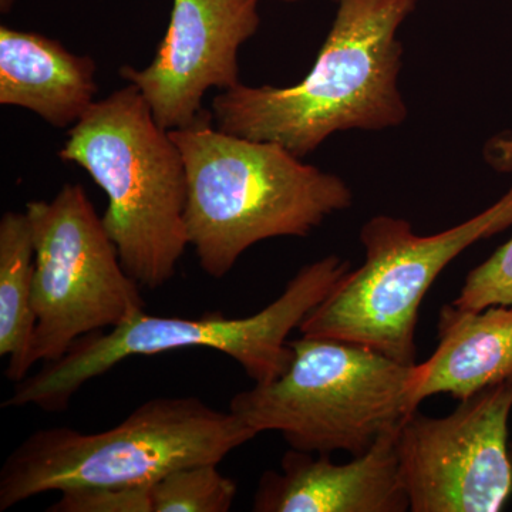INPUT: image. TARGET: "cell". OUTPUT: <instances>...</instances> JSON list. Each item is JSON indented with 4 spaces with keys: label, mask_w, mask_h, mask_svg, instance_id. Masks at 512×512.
Returning <instances> with one entry per match:
<instances>
[{
    "label": "cell",
    "mask_w": 512,
    "mask_h": 512,
    "mask_svg": "<svg viewBox=\"0 0 512 512\" xmlns=\"http://www.w3.org/2000/svg\"><path fill=\"white\" fill-rule=\"evenodd\" d=\"M318 59L288 87L239 83L212 100V121L225 133L281 144L303 158L332 134L386 130L407 119L399 90L397 32L419 0H339Z\"/></svg>",
    "instance_id": "1"
},
{
    "label": "cell",
    "mask_w": 512,
    "mask_h": 512,
    "mask_svg": "<svg viewBox=\"0 0 512 512\" xmlns=\"http://www.w3.org/2000/svg\"><path fill=\"white\" fill-rule=\"evenodd\" d=\"M187 173L185 228L202 271L222 279L249 248L279 237H306L353 192L338 175L302 163L281 144L225 133L202 111L170 131Z\"/></svg>",
    "instance_id": "2"
},
{
    "label": "cell",
    "mask_w": 512,
    "mask_h": 512,
    "mask_svg": "<svg viewBox=\"0 0 512 512\" xmlns=\"http://www.w3.org/2000/svg\"><path fill=\"white\" fill-rule=\"evenodd\" d=\"M59 156L106 192L104 227L131 278L148 291L168 284L190 245L187 173L180 148L137 87L128 83L96 101L70 127Z\"/></svg>",
    "instance_id": "3"
},
{
    "label": "cell",
    "mask_w": 512,
    "mask_h": 512,
    "mask_svg": "<svg viewBox=\"0 0 512 512\" xmlns=\"http://www.w3.org/2000/svg\"><path fill=\"white\" fill-rule=\"evenodd\" d=\"M256 436L235 414L194 396L148 400L100 433L40 429L0 468V511L50 491L153 485L178 468L220 464Z\"/></svg>",
    "instance_id": "4"
},
{
    "label": "cell",
    "mask_w": 512,
    "mask_h": 512,
    "mask_svg": "<svg viewBox=\"0 0 512 512\" xmlns=\"http://www.w3.org/2000/svg\"><path fill=\"white\" fill-rule=\"evenodd\" d=\"M350 269V262L338 255L302 266L278 299L247 318L231 319L221 312L198 319L140 312L109 332L100 330L76 340L59 360L43 363L39 372L15 383L3 407L63 412L84 384L124 360L183 349L217 350L235 360L255 384L272 382L291 365L292 330L299 329Z\"/></svg>",
    "instance_id": "5"
},
{
    "label": "cell",
    "mask_w": 512,
    "mask_h": 512,
    "mask_svg": "<svg viewBox=\"0 0 512 512\" xmlns=\"http://www.w3.org/2000/svg\"><path fill=\"white\" fill-rule=\"evenodd\" d=\"M278 379L235 394L229 412L261 434L313 454L366 453L413 413L417 363L403 365L365 346L303 336Z\"/></svg>",
    "instance_id": "6"
},
{
    "label": "cell",
    "mask_w": 512,
    "mask_h": 512,
    "mask_svg": "<svg viewBox=\"0 0 512 512\" xmlns=\"http://www.w3.org/2000/svg\"><path fill=\"white\" fill-rule=\"evenodd\" d=\"M511 225L512 188L476 217L429 237L417 235L402 218H370L360 229L365 264L350 269L298 330L414 365L421 302L437 276L471 245Z\"/></svg>",
    "instance_id": "7"
},
{
    "label": "cell",
    "mask_w": 512,
    "mask_h": 512,
    "mask_svg": "<svg viewBox=\"0 0 512 512\" xmlns=\"http://www.w3.org/2000/svg\"><path fill=\"white\" fill-rule=\"evenodd\" d=\"M25 212L35 245L30 370L59 360L83 336L123 325L146 302L82 185H63L52 201H30Z\"/></svg>",
    "instance_id": "8"
},
{
    "label": "cell",
    "mask_w": 512,
    "mask_h": 512,
    "mask_svg": "<svg viewBox=\"0 0 512 512\" xmlns=\"http://www.w3.org/2000/svg\"><path fill=\"white\" fill-rule=\"evenodd\" d=\"M512 379L461 400L453 413H410L397 431L412 512H498L512 494Z\"/></svg>",
    "instance_id": "9"
},
{
    "label": "cell",
    "mask_w": 512,
    "mask_h": 512,
    "mask_svg": "<svg viewBox=\"0 0 512 512\" xmlns=\"http://www.w3.org/2000/svg\"><path fill=\"white\" fill-rule=\"evenodd\" d=\"M259 25V0H173L151 63L144 69L121 67L119 74L137 87L158 126H191L208 90L238 86L239 49Z\"/></svg>",
    "instance_id": "10"
},
{
    "label": "cell",
    "mask_w": 512,
    "mask_h": 512,
    "mask_svg": "<svg viewBox=\"0 0 512 512\" xmlns=\"http://www.w3.org/2000/svg\"><path fill=\"white\" fill-rule=\"evenodd\" d=\"M397 430L345 464L329 454L286 451L281 471H265L254 495L255 512H406L397 457Z\"/></svg>",
    "instance_id": "11"
},
{
    "label": "cell",
    "mask_w": 512,
    "mask_h": 512,
    "mask_svg": "<svg viewBox=\"0 0 512 512\" xmlns=\"http://www.w3.org/2000/svg\"><path fill=\"white\" fill-rule=\"evenodd\" d=\"M96 63L59 40L0 28V104L37 114L56 128L79 123L96 103Z\"/></svg>",
    "instance_id": "12"
},
{
    "label": "cell",
    "mask_w": 512,
    "mask_h": 512,
    "mask_svg": "<svg viewBox=\"0 0 512 512\" xmlns=\"http://www.w3.org/2000/svg\"><path fill=\"white\" fill-rule=\"evenodd\" d=\"M433 355L417 363L413 406L436 394L466 400L512 379V306L466 311L454 303L440 309Z\"/></svg>",
    "instance_id": "13"
},
{
    "label": "cell",
    "mask_w": 512,
    "mask_h": 512,
    "mask_svg": "<svg viewBox=\"0 0 512 512\" xmlns=\"http://www.w3.org/2000/svg\"><path fill=\"white\" fill-rule=\"evenodd\" d=\"M35 245L26 212L8 211L0 220V356L9 357L5 376H29L28 357L36 328L33 308Z\"/></svg>",
    "instance_id": "14"
},
{
    "label": "cell",
    "mask_w": 512,
    "mask_h": 512,
    "mask_svg": "<svg viewBox=\"0 0 512 512\" xmlns=\"http://www.w3.org/2000/svg\"><path fill=\"white\" fill-rule=\"evenodd\" d=\"M237 494V483L218 464L178 468L150 487L153 512H228Z\"/></svg>",
    "instance_id": "15"
},
{
    "label": "cell",
    "mask_w": 512,
    "mask_h": 512,
    "mask_svg": "<svg viewBox=\"0 0 512 512\" xmlns=\"http://www.w3.org/2000/svg\"><path fill=\"white\" fill-rule=\"evenodd\" d=\"M454 305L466 311L512 306V238L468 272Z\"/></svg>",
    "instance_id": "16"
},
{
    "label": "cell",
    "mask_w": 512,
    "mask_h": 512,
    "mask_svg": "<svg viewBox=\"0 0 512 512\" xmlns=\"http://www.w3.org/2000/svg\"><path fill=\"white\" fill-rule=\"evenodd\" d=\"M151 485L76 488L60 493L49 512H153Z\"/></svg>",
    "instance_id": "17"
},
{
    "label": "cell",
    "mask_w": 512,
    "mask_h": 512,
    "mask_svg": "<svg viewBox=\"0 0 512 512\" xmlns=\"http://www.w3.org/2000/svg\"><path fill=\"white\" fill-rule=\"evenodd\" d=\"M13 5H15V0H0V10H2V13H9Z\"/></svg>",
    "instance_id": "18"
},
{
    "label": "cell",
    "mask_w": 512,
    "mask_h": 512,
    "mask_svg": "<svg viewBox=\"0 0 512 512\" xmlns=\"http://www.w3.org/2000/svg\"><path fill=\"white\" fill-rule=\"evenodd\" d=\"M510 460H511V467H512V443H510Z\"/></svg>",
    "instance_id": "19"
},
{
    "label": "cell",
    "mask_w": 512,
    "mask_h": 512,
    "mask_svg": "<svg viewBox=\"0 0 512 512\" xmlns=\"http://www.w3.org/2000/svg\"><path fill=\"white\" fill-rule=\"evenodd\" d=\"M281 2H298V0H281ZM336 2H339V0H336Z\"/></svg>",
    "instance_id": "20"
}]
</instances>
